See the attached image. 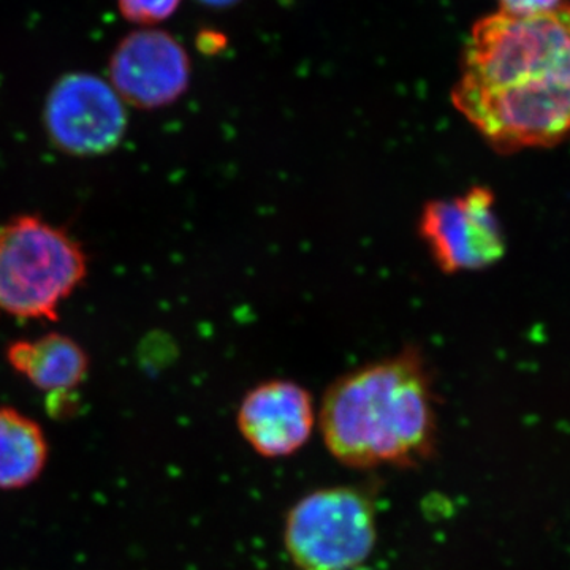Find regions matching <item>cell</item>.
<instances>
[{
    "instance_id": "cell-15",
    "label": "cell",
    "mask_w": 570,
    "mask_h": 570,
    "mask_svg": "<svg viewBox=\"0 0 570 570\" xmlns=\"http://www.w3.org/2000/svg\"><path fill=\"white\" fill-rule=\"evenodd\" d=\"M346 570H367V569H363L362 566H358V568H352V569H346Z\"/></svg>"
},
{
    "instance_id": "cell-3",
    "label": "cell",
    "mask_w": 570,
    "mask_h": 570,
    "mask_svg": "<svg viewBox=\"0 0 570 570\" xmlns=\"http://www.w3.org/2000/svg\"><path fill=\"white\" fill-rule=\"evenodd\" d=\"M86 275L88 257L69 232L32 214L0 224V313L58 321Z\"/></svg>"
},
{
    "instance_id": "cell-8",
    "label": "cell",
    "mask_w": 570,
    "mask_h": 570,
    "mask_svg": "<svg viewBox=\"0 0 570 570\" xmlns=\"http://www.w3.org/2000/svg\"><path fill=\"white\" fill-rule=\"evenodd\" d=\"M239 433L264 459L294 455L309 441L316 425L311 393L294 381L262 382L239 404Z\"/></svg>"
},
{
    "instance_id": "cell-2",
    "label": "cell",
    "mask_w": 570,
    "mask_h": 570,
    "mask_svg": "<svg viewBox=\"0 0 570 570\" xmlns=\"http://www.w3.org/2000/svg\"><path fill=\"white\" fill-rule=\"evenodd\" d=\"M318 423L326 449L344 466H419L438 442L425 358L407 347L344 374L326 390Z\"/></svg>"
},
{
    "instance_id": "cell-5",
    "label": "cell",
    "mask_w": 570,
    "mask_h": 570,
    "mask_svg": "<svg viewBox=\"0 0 570 570\" xmlns=\"http://www.w3.org/2000/svg\"><path fill=\"white\" fill-rule=\"evenodd\" d=\"M127 126L121 97L94 73L63 75L45 100V132L56 149L69 156L99 157L115 151Z\"/></svg>"
},
{
    "instance_id": "cell-14",
    "label": "cell",
    "mask_w": 570,
    "mask_h": 570,
    "mask_svg": "<svg viewBox=\"0 0 570 570\" xmlns=\"http://www.w3.org/2000/svg\"><path fill=\"white\" fill-rule=\"evenodd\" d=\"M202 3L209 7H217V9H225V7L235 6L239 0H200Z\"/></svg>"
},
{
    "instance_id": "cell-1",
    "label": "cell",
    "mask_w": 570,
    "mask_h": 570,
    "mask_svg": "<svg viewBox=\"0 0 570 570\" xmlns=\"http://www.w3.org/2000/svg\"><path fill=\"white\" fill-rule=\"evenodd\" d=\"M460 69L453 107L494 151L550 148L570 138V3L480 18Z\"/></svg>"
},
{
    "instance_id": "cell-10",
    "label": "cell",
    "mask_w": 570,
    "mask_h": 570,
    "mask_svg": "<svg viewBox=\"0 0 570 570\" xmlns=\"http://www.w3.org/2000/svg\"><path fill=\"white\" fill-rule=\"evenodd\" d=\"M48 442L39 423L13 407H0V489L18 490L40 478Z\"/></svg>"
},
{
    "instance_id": "cell-4",
    "label": "cell",
    "mask_w": 570,
    "mask_h": 570,
    "mask_svg": "<svg viewBox=\"0 0 570 570\" xmlns=\"http://www.w3.org/2000/svg\"><path fill=\"white\" fill-rule=\"evenodd\" d=\"M376 535L373 502L352 487L314 491L285 519V549L302 570L358 568L376 546Z\"/></svg>"
},
{
    "instance_id": "cell-6",
    "label": "cell",
    "mask_w": 570,
    "mask_h": 570,
    "mask_svg": "<svg viewBox=\"0 0 570 570\" xmlns=\"http://www.w3.org/2000/svg\"><path fill=\"white\" fill-rule=\"evenodd\" d=\"M419 235L448 275L489 268L505 254L494 194L483 186L428 202L420 213Z\"/></svg>"
},
{
    "instance_id": "cell-13",
    "label": "cell",
    "mask_w": 570,
    "mask_h": 570,
    "mask_svg": "<svg viewBox=\"0 0 570 570\" xmlns=\"http://www.w3.org/2000/svg\"><path fill=\"white\" fill-rule=\"evenodd\" d=\"M225 45H227V39L223 33L212 31V29L198 32L197 48L204 55H217V52L224 50Z\"/></svg>"
},
{
    "instance_id": "cell-9",
    "label": "cell",
    "mask_w": 570,
    "mask_h": 570,
    "mask_svg": "<svg viewBox=\"0 0 570 570\" xmlns=\"http://www.w3.org/2000/svg\"><path fill=\"white\" fill-rule=\"evenodd\" d=\"M7 360L17 373L43 392L70 393L85 381L89 358L85 348L61 333H48L37 340L14 341Z\"/></svg>"
},
{
    "instance_id": "cell-7",
    "label": "cell",
    "mask_w": 570,
    "mask_h": 570,
    "mask_svg": "<svg viewBox=\"0 0 570 570\" xmlns=\"http://www.w3.org/2000/svg\"><path fill=\"white\" fill-rule=\"evenodd\" d=\"M112 89L138 110H159L178 102L190 85L186 48L163 29H138L124 37L110 63Z\"/></svg>"
},
{
    "instance_id": "cell-11",
    "label": "cell",
    "mask_w": 570,
    "mask_h": 570,
    "mask_svg": "<svg viewBox=\"0 0 570 570\" xmlns=\"http://www.w3.org/2000/svg\"><path fill=\"white\" fill-rule=\"evenodd\" d=\"M183 0H116L124 20L138 26H154L174 17Z\"/></svg>"
},
{
    "instance_id": "cell-12",
    "label": "cell",
    "mask_w": 570,
    "mask_h": 570,
    "mask_svg": "<svg viewBox=\"0 0 570 570\" xmlns=\"http://www.w3.org/2000/svg\"><path fill=\"white\" fill-rule=\"evenodd\" d=\"M499 7L504 13L510 14H535L543 13L561 6V0H498Z\"/></svg>"
}]
</instances>
